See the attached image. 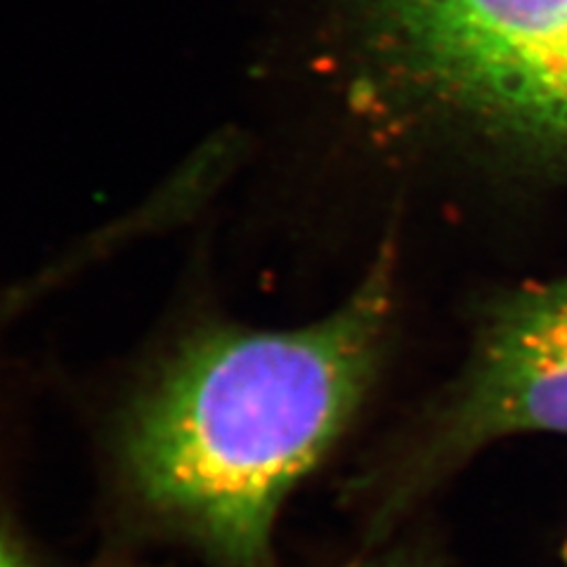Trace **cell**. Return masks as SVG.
Returning a JSON list of instances; mask_svg holds the SVG:
<instances>
[{"mask_svg": "<svg viewBox=\"0 0 567 567\" xmlns=\"http://www.w3.org/2000/svg\"><path fill=\"white\" fill-rule=\"evenodd\" d=\"M390 270L383 256L308 327H213L177 348L123 425L121 458L137 499L220 565L272 567L284 502L377 379Z\"/></svg>", "mask_w": 567, "mask_h": 567, "instance_id": "1", "label": "cell"}, {"mask_svg": "<svg viewBox=\"0 0 567 567\" xmlns=\"http://www.w3.org/2000/svg\"><path fill=\"white\" fill-rule=\"evenodd\" d=\"M404 91L567 164V0H364Z\"/></svg>", "mask_w": 567, "mask_h": 567, "instance_id": "2", "label": "cell"}, {"mask_svg": "<svg viewBox=\"0 0 567 567\" xmlns=\"http://www.w3.org/2000/svg\"><path fill=\"white\" fill-rule=\"evenodd\" d=\"M520 433L567 435V277L511 298L442 412L429 461H454Z\"/></svg>", "mask_w": 567, "mask_h": 567, "instance_id": "3", "label": "cell"}, {"mask_svg": "<svg viewBox=\"0 0 567 567\" xmlns=\"http://www.w3.org/2000/svg\"><path fill=\"white\" fill-rule=\"evenodd\" d=\"M0 567H31L22 554L17 551L14 544L8 539V535L0 529Z\"/></svg>", "mask_w": 567, "mask_h": 567, "instance_id": "4", "label": "cell"}, {"mask_svg": "<svg viewBox=\"0 0 567 567\" xmlns=\"http://www.w3.org/2000/svg\"><path fill=\"white\" fill-rule=\"evenodd\" d=\"M358 567H416L410 560H402V558H385V560H371V563H362Z\"/></svg>", "mask_w": 567, "mask_h": 567, "instance_id": "5", "label": "cell"}]
</instances>
